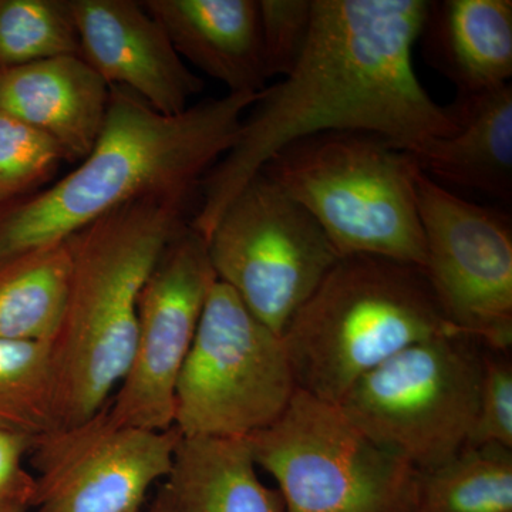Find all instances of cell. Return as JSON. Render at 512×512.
I'll return each mask as SVG.
<instances>
[{"mask_svg": "<svg viewBox=\"0 0 512 512\" xmlns=\"http://www.w3.org/2000/svg\"><path fill=\"white\" fill-rule=\"evenodd\" d=\"M70 276L67 241L0 262V339L50 342L62 320Z\"/></svg>", "mask_w": 512, "mask_h": 512, "instance_id": "obj_19", "label": "cell"}, {"mask_svg": "<svg viewBox=\"0 0 512 512\" xmlns=\"http://www.w3.org/2000/svg\"><path fill=\"white\" fill-rule=\"evenodd\" d=\"M181 59L231 94L266 89L259 0H147Z\"/></svg>", "mask_w": 512, "mask_h": 512, "instance_id": "obj_15", "label": "cell"}, {"mask_svg": "<svg viewBox=\"0 0 512 512\" xmlns=\"http://www.w3.org/2000/svg\"><path fill=\"white\" fill-rule=\"evenodd\" d=\"M109 103V84L82 57L0 70V111L52 138L69 163L89 156Z\"/></svg>", "mask_w": 512, "mask_h": 512, "instance_id": "obj_14", "label": "cell"}, {"mask_svg": "<svg viewBox=\"0 0 512 512\" xmlns=\"http://www.w3.org/2000/svg\"><path fill=\"white\" fill-rule=\"evenodd\" d=\"M247 441L286 512H414L419 471L377 446L339 404L296 389Z\"/></svg>", "mask_w": 512, "mask_h": 512, "instance_id": "obj_6", "label": "cell"}, {"mask_svg": "<svg viewBox=\"0 0 512 512\" xmlns=\"http://www.w3.org/2000/svg\"><path fill=\"white\" fill-rule=\"evenodd\" d=\"M177 430H146L111 419L107 404L90 419L33 441L29 508L36 512H138L173 466Z\"/></svg>", "mask_w": 512, "mask_h": 512, "instance_id": "obj_12", "label": "cell"}, {"mask_svg": "<svg viewBox=\"0 0 512 512\" xmlns=\"http://www.w3.org/2000/svg\"><path fill=\"white\" fill-rule=\"evenodd\" d=\"M163 487L173 512H286L247 439L181 436Z\"/></svg>", "mask_w": 512, "mask_h": 512, "instance_id": "obj_18", "label": "cell"}, {"mask_svg": "<svg viewBox=\"0 0 512 512\" xmlns=\"http://www.w3.org/2000/svg\"><path fill=\"white\" fill-rule=\"evenodd\" d=\"M28 510V503L23 500L0 501V512H26Z\"/></svg>", "mask_w": 512, "mask_h": 512, "instance_id": "obj_28", "label": "cell"}, {"mask_svg": "<svg viewBox=\"0 0 512 512\" xmlns=\"http://www.w3.org/2000/svg\"><path fill=\"white\" fill-rule=\"evenodd\" d=\"M82 59L110 87H120L164 116L190 109L204 89L163 26L134 0H70Z\"/></svg>", "mask_w": 512, "mask_h": 512, "instance_id": "obj_13", "label": "cell"}, {"mask_svg": "<svg viewBox=\"0 0 512 512\" xmlns=\"http://www.w3.org/2000/svg\"><path fill=\"white\" fill-rule=\"evenodd\" d=\"M32 437L0 427V501L25 500L29 505L33 477L22 468L23 456L32 450Z\"/></svg>", "mask_w": 512, "mask_h": 512, "instance_id": "obj_26", "label": "cell"}, {"mask_svg": "<svg viewBox=\"0 0 512 512\" xmlns=\"http://www.w3.org/2000/svg\"><path fill=\"white\" fill-rule=\"evenodd\" d=\"M62 161L52 138L0 111V204L47 183Z\"/></svg>", "mask_w": 512, "mask_h": 512, "instance_id": "obj_23", "label": "cell"}, {"mask_svg": "<svg viewBox=\"0 0 512 512\" xmlns=\"http://www.w3.org/2000/svg\"><path fill=\"white\" fill-rule=\"evenodd\" d=\"M194 198L131 202L67 239L69 295L50 340L59 427L99 413L126 376L137 335L138 299Z\"/></svg>", "mask_w": 512, "mask_h": 512, "instance_id": "obj_3", "label": "cell"}, {"mask_svg": "<svg viewBox=\"0 0 512 512\" xmlns=\"http://www.w3.org/2000/svg\"><path fill=\"white\" fill-rule=\"evenodd\" d=\"M266 76H288L311 33L313 0H259Z\"/></svg>", "mask_w": 512, "mask_h": 512, "instance_id": "obj_24", "label": "cell"}, {"mask_svg": "<svg viewBox=\"0 0 512 512\" xmlns=\"http://www.w3.org/2000/svg\"><path fill=\"white\" fill-rule=\"evenodd\" d=\"M467 446L512 450V363L507 352L483 349L476 421Z\"/></svg>", "mask_w": 512, "mask_h": 512, "instance_id": "obj_25", "label": "cell"}, {"mask_svg": "<svg viewBox=\"0 0 512 512\" xmlns=\"http://www.w3.org/2000/svg\"><path fill=\"white\" fill-rule=\"evenodd\" d=\"M138 512H173L171 510L170 500H168V495L165 493L164 487L158 491L157 497L154 498L153 504L150 505L147 511H138Z\"/></svg>", "mask_w": 512, "mask_h": 512, "instance_id": "obj_27", "label": "cell"}, {"mask_svg": "<svg viewBox=\"0 0 512 512\" xmlns=\"http://www.w3.org/2000/svg\"><path fill=\"white\" fill-rule=\"evenodd\" d=\"M456 130L412 154L431 180L512 200L511 84L457 94L448 107Z\"/></svg>", "mask_w": 512, "mask_h": 512, "instance_id": "obj_16", "label": "cell"}, {"mask_svg": "<svg viewBox=\"0 0 512 512\" xmlns=\"http://www.w3.org/2000/svg\"><path fill=\"white\" fill-rule=\"evenodd\" d=\"M77 56L70 0H0V70Z\"/></svg>", "mask_w": 512, "mask_h": 512, "instance_id": "obj_22", "label": "cell"}, {"mask_svg": "<svg viewBox=\"0 0 512 512\" xmlns=\"http://www.w3.org/2000/svg\"><path fill=\"white\" fill-rule=\"evenodd\" d=\"M427 9L426 0H313L301 59L245 113L234 144L202 181L191 227L207 241L245 185L303 138L355 131L416 154L450 136V110L413 67Z\"/></svg>", "mask_w": 512, "mask_h": 512, "instance_id": "obj_1", "label": "cell"}, {"mask_svg": "<svg viewBox=\"0 0 512 512\" xmlns=\"http://www.w3.org/2000/svg\"><path fill=\"white\" fill-rule=\"evenodd\" d=\"M259 94H231L164 116L120 87L93 150L47 190L0 214V262L67 241L124 205L150 197L200 198Z\"/></svg>", "mask_w": 512, "mask_h": 512, "instance_id": "obj_2", "label": "cell"}, {"mask_svg": "<svg viewBox=\"0 0 512 512\" xmlns=\"http://www.w3.org/2000/svg\"><path fill=\"white\" fill-rule=\"evenodd\" d=\"M419 39L427 62L457 87L458 94L510 83L511 0L429 2Z\"/></svg>", "mask_w": 512, "mask_h": 512, "instance_id": "obj_17", "label": "cell"}, {"mask_svg": "<svg viewBox=\"0 0 512 512\" xmlns=\"http://www.w3.org/2000/svg\"><path fill=\"white\" fill-rule=\"evenodd\" d=\"M207 248L217 281L279 336L342 258L315 218L264 173L228 205Z\"/></svg>", "mask_w": 512, "mask_h": 512, "instance_id": "obj_9", "label": "cell"}, {"mask_svg": "<svg viewBox=\"0 0 512 512\" xmlns=\"http://www.w3.org/2000/svg\"><path fill=\"white\" fill-rule=\"evenodd\" d=\"M215 282L207 241L188 222L168 242L141 289L133 356L107 403L116 423L174 429L178 379Z\"/></svg>", "mask_w": 512, "mask_h": 512, "instance_id": "obj_11", "label": "cell"}, {"mask_svg": "<svg viewBox=\"0 0 512 512\" xmlns=\"http://www.w3.org/2000/svg\"><path fill=\"white\" fill-rule=\"evenodd\" d=\"M414 512H512V450L466 446L420 471Z\"/></svg>", "mask_w": 512, "mask_h": 512, "instance_id": "obj_20", "label": "cell"}, {"mask_svg": "<svg viewBox=\"0 0 512 512\" xmlns=\"http://www.w3.org/2000/svg\"><path fill=\"white\" fill-rule=\"evenodd\" d=\"M450 332L458 330L444 319L423 269L349 255L330 269L281 338L298 389L339 404L389 357Z\"/></svg>", "mask_w": 512, "mask_h": 512, "instance_id": "obj_4", "label": "cell"}, {"mask_svg": "<svg viewBox=\"0 0 512 512\" xmlns=\"http://www.w3.org/2000/svg\"><path fill=\"white\" fill-rule=\"evenodd\" d=\"M483 349L460 332L421 340L357 380L339 406L377 446L430 470L470 440Z\"/></svg>", "mask_w": 512, "mask_h": 512, "instance_id": "obj_7", "label": "cell"}, {"mask_svg": "<svg viewBox=\"0 0 512 512\" xmlns=\"http://www.w3.org/2000/svg\"><path fill=\"white\" fill-rule=\"evenodd\" d=\"M268 175L315 218L340 256L426 265L412 154L375 134L333 131L276 154Z\"/></svg>", "mask_w": 512, "mask_h": 512, "instance_id": "obj_5", "label": "cell"}, {"mask_svg": "<svg viewBox=\"0 0 512 512\" xmlns=\"http://www.w3.org/2000/svg\"><path fill=\"white\" fill-rule=\"evenodd\" d=\"M0 427L32 439L59 429L50 342L0 339Z\"/></svg>", "mask_w": 512, "mask_h": 512, "instance_id": "obj_21", "label": "cell"}, {"mask_svg": "<svg viewBox=\"0 0 512 512\" xmlns=\"http://www.w3.org/2000/svg\"><path fill=\"white\" fill-rule=\"evenodd\" d=\"M417 207L424 275L444 319L485 349L512 345V224L493 208L458 197L421 171Z\"/></svg>", "mask_w": 512, "mask_h": 512, "instance_id": "obj_10", "label": "cell"}, {"mask_svg": "<svg viewBox=\"0 0 512 512\" xmlns=\"http://www.w3.org/2000/svg\"><path fill=\"white\" fill-rule=\"evenodd\" d=\"M296 389L281 336L215 282L178 379L174 429L248 439L284 413Z\"/></svg>", "mask_w": 512, "mask_h": 512, "instance_id": "obj_8", "label": "cell"}]
</instances>
